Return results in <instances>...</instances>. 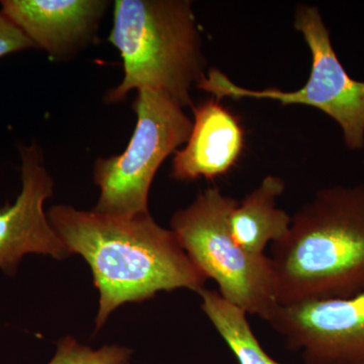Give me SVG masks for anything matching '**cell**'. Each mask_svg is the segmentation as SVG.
I'll return each instance as SVG.
<instances>
[{"label":"cell","mask_w":364,"mask_h":364,"mask_svg":"<svg viewBox=\"0 0 364 364\" xmlns=\"http://www.w3.org/2000/svg\"><path fill=\"white\" fill-rule=\"evenodd\" d=\"M47 215L69 252L91 268L100 291L95 332L126 303H142L159 291L205 289L207 277L150 213L114 217L59 205Z\"/></svg>","instance_id":"1"},{"label":"cell","mask_w":364,"mask_h":364,"mask_svg":"<svg viewBox=\"0 0 364 364\" xmlns=\"http://www.w3.org/2000/svg\"><path fill=\"white\" fill-rule=\"evenodd\" d=\"M280 306L364 291V186L321 189L272 244Z\"/></svg>","instance_id":"2"},{"label":"cell","mask_w":364,"mask_h":364,"mask_svg":"<svg viewBox=\"0 0 364 364\" xmlns=\"http://www.w3.org/2000/svg\"><path fill=\"white\" fill-rule=\"evenodd\" d=\"M109 42L121 55L124 78L105 102H124L132 90H153L182 107L207 74L202 37L188 0H117Z\"/></svg>","instance_id":"3"},{"label":"cell","mask_w":364,"mask_h":364,"mask_svg":"<svg viewBox=\"0 0 364 364\" xmlns=\"http://www.w3.org/2000/svg\"><path fill=\"white\" fill-rule=\"evenodd\" d=\"M238 205L219 188L205 189L188 208L177 210L170 230L196 267L217 282L223 298L267 322L279 306L272 260L234 241L229 219Z\"/></svg>","instance_id":"4"},{"label":"cell","mask_w":364,"mask_h":364,"mask_svg":"<svg viewBox=\"0 0 364 364\" xmlns=\"http://www.w3.org/2000/svg\"><path fill=\"white\" fill-rule=\"evenodd\" d=\"M136 124L128 147L119 155L98 158L93 176L100 188L97 214L135 217L147 214L151 184L164 160L186 143L193 121L168 95L136 90Z\"/></svg>","instance_id":"5"},{"label":"cell","mask_w":364,"mask_h":364,"mask_svg":"<svg viewBox=\"0 0 364 364\" xmlns=\"http://www.w3.org/2000/svg\"><path fill=\"white\" fill-rule=\"evenodd\" d=\"M294 28L303 33L312 54V70L308 82L299 90H247L235 85L218 69L208 72L196 85L224 97L269 98L282 105H305L325 112L338 123L345 143L352 150L364 147V82L354 80L345 71L333 49L330 33L317 7L299 6Z\"/></svg>","instance_id":"6"},{"label":"cell","mask_w":364,"mask_h":364,"mask_svg":"<svg viewBox=\"0 0 364 364\" xmlns=\"http://www.w3.org/2000/svg\"><path fill=\"white\" fill-rule=\"evenodd\" d=\"M267 323L305 364H364V291L279 305Z\"/></svg>","instance_id":"7"},{"label":"cell","mask_w":364,"mask_h":364,"mask_svg":"<svg viewBox=\"0 0 364 364\" xmlns=\"http://www.w3.org/2000/svg\"><path fill=\"white\" fill-rule=\"evenodd\" d=\"M20 195L13 205L0 210V269L14 275L28 254L55 259L71 255L52 227L44 205L54 193V181L46 168L38 144L21 146Z\"/></svg>","instance_id":"8"},{"label":"cell","mask_w":364,"mask_h":364,"mask_svg":"<svg viewBox=\"0 0 364 364\" xmlns=\"http://www.w3.org/2000/svg\"><path fill=\"white\" fill-rule=\"evenodd\" d=\"M109 1L1 0L0 11L52 59L75 56L97 37Z\"/></svg>","instance_id":"9"},{"label":"cell","mask_w":364,"mask_h":364,"mask_svg":"<svg viewBox=\"0 0 364 364\" xmlns=\"http://www.w3.org/2000/svg\"><path fill=\"white\" fill-rule=\"evenodd\" d=\"M193 109V130L172 162V177L177 181L221 176L234 166L244 147L241 124L219 100L210 98Z\"/></svg>","instance_id":"10"},{"label":"cell","mask_w":364,"mask_h":364,"mask_svg":"<svg viewBox=\"0 0 364 364\" xmlns=\"http://www.w3.org/2000/svg\"><path fill=\"white\" fill-rule=\"evenodd\" d=\"M284 188L282 178L268 176L232 210L230 231L244 250L256 255L264 254L268 244L279 241L289 232L291 217L277 205Z\"/></svg>","instance_id":"11"},{"label":"cell","mask_w":364,"mask_h":364,"mask_svg":"<svg viewBox=\"0 0 364 364\" xmlns=\"http://www.w3.org/2000/svg\"><path fill=\"white\" fill-rule=\"evenodd\" d=\"M202 310L239 364H282L270 358L256 338L247 320L248 314L226 301L218 291L203 289Z\"/></svg>","instance_id":"12"},{"label":"cell","mask_w":364,"mask_h":364,"mask_svg":"<svg viewBox=\"0 0 364 364\" xmlns=\"http://www.w3.org/2000/svg\"><path fill=\"white\" fill-rule=\"evenodd\" d=\"M132 350L117 345H105L100 349L80 344L67 336L57 343L56 353L48 364H131Z\"/></svg>","instance_id":"13"},{"label":"cell","mask_w":364,"mask_h":364,"mask_svg":"<svg viewBox=\"0 0 364 364\" xmlns=\"http://www.w3.org/2000/svg\"><path fill=\"white\" fill-rule=\"evenodd\" d=\"M35 48L32 41L0 11V59Z\"/></svg>","instance_id":"14"}]
</instances>
